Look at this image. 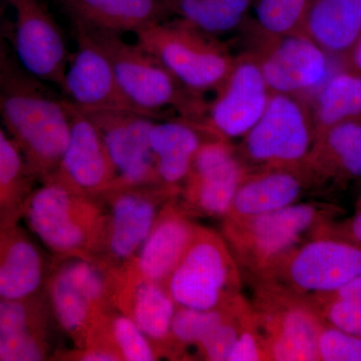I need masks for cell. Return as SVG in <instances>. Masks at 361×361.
Returning a JSON list of instances; mask_svg holds the SVG:
<instances>
[{"instance_id": "obj_26", "label": "cell", "mask_w": 361, "mask_h": 361, "mask_svg": "<svg viewBox=\"0 0 361 361\" xmlns=\"http://www.w3.org/2000/svg\"><path fill=\"white\" fill-rule=\"evenodd\" d=\"M209 137H212L197 123L184 118L165 122L157 120L149 132V145L159 183L180 190L190 174L197 152Z\"/></svg>"}, {"instance_id": "obj_34", "label": "cell", "mask_w": 361, "mask_h": 361, "mask_svg": "<svg viewBox=\"0 0 361 361\" xmlns=\"http://www.w3.org/2000/svg\"><path fill=\"white\" fill-rule=\"evenodd\" d=\"M310 304L323 322L361 338V299L323 297Z\"/></svg>"}, {"instance_id": "obj_1", "label": "cell", "mask_w": 361, "mask_h": 361, "mask_svg": "<svg viewBox=\"0 0 361 361\" xmlns=\"http://www.w3.org/2000/svg\"><path fill=\"white\" fill-rule=\"evenodd\" d=\"M0 120L20 149L35 179H51L58 170L71 134L65 97L8 61L0 78Z\"/></svg>"}, {"instance_id": "obj_19", "label": "cell", "mask_w": 361, "mask_h": 361, "mask_svg": "<svg viewBox=\"0 0 361 361\" xmlns=\"http://www.w3.org/2000/svg\"><path fill=\"white\" fill-rule=\"evenodd\" d=\"M115 310L129 316L155 348L159 357H172V323L177 304L164 286L130 274L114 271Z\"/></svg>"}, {"instance_id": "obj_35", "label": "cell", "mask_w": 361, "mask_h": 361, "mask_svg": "<svg viewBox=\"0 0 361 361\" xmlns=\"http://www.w3.org/2000/svg\"><path fill=\"white\" fill-rule=\"evenodd\" d=\"M317 355L319 361H361V338L323 322Z\"/></svg>"}, {"instance_id": "obj_41", "label": "cell", "mask_w": 361, "mask_h": 361, "mask_svg": "<svg viewBox=\"0 0 361 361\" xmlns=\"http://www.w3.org/2000/svg\"><path fill=\"white\" fill-rule=\"evenodd\" d=\"M356 210H361V195L358 199L357 204H356Z\"/></svg>"}, {"instance_id": "obj_30", "label": "cell", "mask_w": 361, "mask_h": 361, "mask_svg": "<svg viewBox=\"0 0 361 361\" xmlns=\"http://www.w3.org/2000/svg\"><path fill=\"white\" fill-rule=\"evenodd\" d=\"M311 111L316 137L338 123L361 118V73L348 70L334 75L323 85Z\"/></svg>"}, {"instance_id": "obj_17", "label": "cell", "mask_w": 361, "mask_h": 361, "mask_svg": "<svg viewBox=\"0 0 361 361\" xmlns=\"http://www.w3.org/2000/svg\"><path fill=\"white\" fill-rule=\"evenodd\" d=\"M258 42L251 52L271 92L300 94L326 78V52L302 30Z\"/></svg>"}, {"instance_id": "obj_12", "label": "cell", "mask_w": 361, "mask_h": 361, "mask_svg": "<svg viewBox=\"0 0 361 361\" xmlns=\"http://www.w3.org/2000/svg\"><path fill=\"white\" fill-rule=\"evenodd\" d=\"M216 90L215 99L206 106L203 120L197 125L210 137L229 142L242 139L254 127L272 94L251 51L235 59Z\"/></svg>"}, {"instance_id": "obj_16", "label": "cell", "mask_w": 361, "mask_h": 361, "mask_svg": "<svg viewBox=\"0 0 361 361\" xmlns=\"http://www.w3.org/2000/svg\"><path fill=\"white\" fill-rule=\"evenodd\" d=\"M75 51L71 54L61 87L63 97L85 113L129 111L142 114L123 94L110 59L94 37L75 27Z\"/></svg>"}, {"instance_id": "obj_29", "label": "cell", "mask_w": 361, "mask_h": 361, "mask_svg": "<svg viewBox=\"0 0 361 361\" xmlns=\"http://www.w3.org/2000/svg\"><path fill=\"white\" fill-rule=\"evenodd\" d=\"M32 180L20 149L0 128V225L14 224L23 218Z\"/></svg>"}, {"instance_id": "obj_15", "label": "cell", "mask_w": 361, "mask_h": 361, "mask_svg": "<svg viewBox=\"0 0 361 361\" xmlns=\"http://www.w3.org/2000/svg\"><path fill=\"white\" fill-rule=\"evenodd\" d=\"M85 114L96 125L110 156L116 173L114 189L161 185L149 145L157 118L129 111Z\"/></svg>"}, {"instance_id": "obj_32", "label": "cell", "mask_w": 361, "mask_h": 361, "mask_svg": "<svg viewBox=\"0 0 361 361\" xmlns=\"http://www.w3.org/2000/svg\"><path fill=\"white\" fill-rule=\"evenodd\" d=\"M237 303L225 310H198L177 306L172 323V357L171 358L178 360L185 356V351L188 348H196L203 341L204 337L227 315V313Z\"/></svg>"}, {"instance_id": "obj_25", "label": "cell", "mask_w": 361, "mask_h": 361, "mask_svg": "<svg viewBox=\"0 0 361 361\" xmlns=\"http://www.w3.org/2000/svg\"><path fill=\"white\" fill-rule=\"evenodd\" d=\"M306 165L322 189L344 187L361 179V118L317 135Z\"/></svg>"}, {"instance_id": "obj_8", "label": "cell", "mask_w": 361, "mask_h": 361, "mask_svg": "<svg viewBox=\"0 0 361 361\" xmlns=\"http://www.w3.org/2000/svg\"><path fill=\"white\" fill-rule=\"evenodd\" d=\"M113 270L94 259L54 258L44 292L52 316L77 349L84 348L90 330L114 310Z\"/></svg>"}, {"instance_id": "obj_28", "label": "cell", "mask_w": 361, "mask_h": 361, "mask_svg": "<svg viewBox=\"0 0 361 361\" xmlns=\"http://www.w3.org/2000/svg\"><path fill=\"white\" fill-rule=\"evenodd\" d=\"M168 16L218 37L247 23L253 0H164Z\"/></svg>"}, {"instance_id": "obj_2", "label": "cell", "mask_w": 361, "mask_h": 361, "mask_svg": "<svg viewBox=\"0 0 361 361\" xmlns=\"http://www.w3.org/2000/svg\"><path fill=\"white\" fill-rule=\"evenodd\" d=\"M23 219L54 258L96 259L106 213L103 202L54 179L32 190Z\"/></svg>"}, {"instance_id": "obj_38", "label": "cell", "mask_w": 361, "mask_h": 361, "mask_svg": "<svg viewBox=\"0 0 361 361\" xmlns=\"http://www.w3.org/2000/svg\"><path fill=\"white\" fill-rule=\"evenodd\" d=\"M323 297L361 299V274L360 276L356 277L355 279H353V281H350L349 283L344 285V286L341 287V288L338 289V290L334 292V293H330L329 295L319 297V298H323Z\"/></svg>"}, {"instance_id": "obj_14", "label": "cell", "mask_w": 361, "mask_h": 361, "mask_svg": "<svg viewBox=\"0 0 361 361\" xmlns=\"http://www.w3.org/2000/svg\"><path fill=\"white\" fill-rule=\"evenodd\" d=\"M13 11L11 44L21 68L61 87L71 54L65 35L44 0H7Z\"/></svg>"}, {"instance_id": "obj_9", "label": "cell", "mask_w": 361, "mask_h": 361, "mask_svg": "<svg viewBox=\"0 0 361 361\" xmlns=\"http://www.w3.org/2000/svg\"><path fill=\"white\" fill-rule=\"evenodd\" d=\"M315 141L311 106L299 94L272 92L264 113L236 149L249 171L300 167Z\"/></svg>"}, {"instance_id": "obj_21", "label": "cell", "mask_w": 361, "mask_h": 361, "mask_svg": "<svg viewBox=\"0 0 361 361\" xmlns=\"http://www.w3.org/2000/svg\"><path fill=\"white\" fill-rule=\"evenodd\" d=\"M197 226L178 197L168 202L141 248L123 269L142 279L165 284L186 253Z\"/></svg>"}, {"instance_id": "obj_23", "label": "cell", "mask_w": 361, "mask_h": 361, "mask_svg": "<svg viewBox=\"0 0 361 361\" xmlns=\"http://www.w3.org/2000/svg\"><path fill=\"white\" fill-rule=\"evenodd\" d=\"M51 267L18 223L0 226V299L26 298L44 291Z\"/></svg>"}, {"instance_id": "obj_33", "label": "cell", "mask_w": 361, "mask_h": 361, "mask_svg": "<svg viewBox=\"0 0 361 361\" xmlns=\"http://www.w3.org/2000/svg\"><path fill=\"white\" fill-rule=\"evenodd\" d=\"M251 310V304L241 299L198 344L196 349L199 357L209 361H227Z\"/></svg>"}, {"instance_id": "obj_13", "label": "cell", "mask_w": 361, "mask_h": 361, "mask_svg": "<svg viewBox=\"0 0 361 361\" xmlns=\"http://www.w3.org/2000/svg\"><path fill=\"white\" fill-rule=\"evenodd\" d=\"M248 172L231 142L209 137L197 152L178 202L189 215L223 218Z\"/></svg>"}, {"instance_id": "obj_4", "label": "cell", "mask_w": 361, "mask_h": 361, "mask_svg": "<svg viewBox=\"0 0 361 361\" xmlns=\"http://www.w3.org/2000/svg\"><path fill=\"white\" fill-rule=\"evenodd\" d=\"M85 32L106 52L123 94L140 113L160 120L166 108L175 109L184 120L201 122L206 109L201 96L180 85L141 44L122 35Z\"/></svg>"}, {"instance_id": "obj_11", "label": "cell", "mask_w": 361, "mask_h": 361, "mask_svg": "<svg viewBox=\"0 0 361 361\" xmlns=\"http://www.w3.org/2000/svg\"><path fill=\"white\" fill-rule=\"evenodd\" d=\"M255 285L252 304L269 360L317 361V337L322 319L310 303Z\"/></svg>"}, {"instance_id": "obj_40", "label": "cell", "mask_w": 361, "mask_h": 361, "mask_svg": "<svg viewBox=\"0 0 361 361\" xmlns=\"http://www.w3.org/2000/svg\"><path fill=\"white\" fill-rule=\"evenodd\" d=\"M8 56H7L6 42L4 40V35L0 32V78H1L2 73L8 63Z\"/></svg>"}, {"instance_id": "obj_7", "label": "cell", "mask_w": 361, "mask_h": 361, "mask_svg": "<svg viewBox=\"0 0 361 361\" xmlns=\"http://www.w3.org/2000/svg\"><path fill=\"white\" fill-rule=\"evenodd\" d=\"M135 42L161 61L180 85L201 96L217 90L235 58L217 37L176 18L152 23L135 33Z\"/></svg>"}, {"instance_id": "obj_10", "label": "cell", "mask_w": 361, "mask_h": 361, "mask_svg": "<svg viewBox=\"0 0 361 361\" xmlns=\"http://www.w3.org/2000/svg\"><path fill=\"white\" fill-rule=\"evenodd\" d=\"M180 189L153 186L116 188L102 197L106 219L97 262L118 270L135 257L163 207L179 196Z\"/></svg>"}, {"instance_id": "obj_31", "label": "cell", "mask_w": 361, "mask_h": 361, "mask_svg": "<svg viewBox=\"0 0 361 361\" xmlns=\"http://www.w3.org/2000/svg\"><path fill=\"white\" fill-rule=\"evenodd\" d=\"M310 0H253L258 39L283 37L302 30Z\"/></svg>"}, {"instance_id": "obj_6", "label": "cell", "mask_w": 361, "mask_h": 361, "mask_svg": "<svg viewBox=\"0 0 361 361\" xmlns=\"http://www.w3.org/2000/svg\"><path fill=\"white\" fill-rule=\"evenodd\" d=\"M164 286L177 306L192 310H225L243 298L241 269L224 237L199 225Z\"/></svg>"}, {"instance_id": "obj_24", "label": "cell", "mask_w": 361, "mask_h": 361, "mask_svg": "<svg viewBox=\"0 0 361 361\" xmlns=\"http://www.w3.org/2000/svg\"><path fill=\"white\" fill-rule=\"evenodd\" d=\"M73 26L90 32L135 33L168 16L164 0H61Z\"/></svg>"}, {"instance_id": "obj_42", "label": "cell", "mask_w": 361, "mask_h": 361, "mask_svg": "<svg viewBox=\"0 0 361 361\" xmlns=\"http://www.w3.org/2000/svg\"><path fill=\"white\" fill-rule=\"evenodd\" d=\"M0 226H2V225H0Z\"/></svg>"}, {"instance_id": "obj_37", "label": "cell", "mask_w": 361, "mask_h": 361, "mask_svg": "<svg viewBox=\"0 0 361 361\" xmlns=\"http://www.w3.org/2000/svg\"><path fill=\"white\" fill-rule=\"evenodd\" d=\"M318 232L348 240L361 245V210H356L355 215L346 219L330 221Z\"/></svg>"}, {"instance_id": "obj_22", "label": "cell", "mask_w": 361, "mask_h": 361, "mask_svg": "<svg viewBox=\"0 0 361 361\" xmlns=\"http://www.w3.org/2000/svg\"><path fill=\"white\" fill-rule=\"evenodd\" d=\"M52 316L44 292L21 299H0V361L49 358Z\"/></svg>"}, {"instance_id": "obj_18", "label": "cell", "mask_w": 361, "mask_h": 361, "mask_svg": "<svg viewBox=\"0 0 361 361\" xmlns=\"http://www.w3.org/2000/svg\"><path fill=\"white\" fill-rule=\"evenodd\" d=\"M68 106L70 140L58 170L51 179L99 200L115 187L113 164L102 135L90 116L68 101Z\"/></svg>"}, {"instance_id": "obj_20", "label": "cell", "mask_w": 361, "mask_h": 361, "mask_svg": "<svg viewBox=\"0 0 361 361\" xmlns=\"http://www.w3.org/2000/svg\"><path fill=\"white\" fill-rule=\"evenodd\" d=\"M322 189L307 165L249 171L222 219L251 217L281 210L302 202Z\"/></svg>"}, {"instance_id": "obj_36", "label": "cell", "mask_w": 361, "mask_h": 361, "mask_svg": "<svg viewBox=\"0 0 361 361\" xmlns=\"http://www.w3.org/2000/svg\"><path fill=\"white\" fill-rule=\"evenodd\" d=\"M269 360L267 345L256 322L255 312L252 306L245 323L227 361H264Z\"/></svg>"}, {"instance_id": "obj_5", "label": "cell", "mask_w": 361, "mask_h": 361, "mask_svg": "<svg viewBox=\"0 0 361 361\" xmlns=\"http://www.w3.org/2000/svg\"><path fill=\"white\" fill-rule=\"evenodd\" d=\"M360 274V244L317 232L253 282L310 303L334 293Z\"/></svg>"}, {"instance_id": "obj_3", "label": "cell", "mask_w": 361, "mask_h": 361, "mask_svg": "<svg viewBox=\"0 0 361 361\" xmlns=\"http://www.w3.org/2000/svg\"><path fill=\"white\" fill-rule=\"evenodd\" d=\"M341 210L322 202H299L274 212L222 219V231L240 269L255 279L299 244L311 238Z\"/></svg>"}, {"instance_id": "obj_27", "label": "cell", "mask_w": 361, "mask_h": 361, "mask_svg": "<svg viewBox=\"0 0 361 361\" xmlns=\"http://www.w3.org/2000/svg\"><path fill=\"white\" fill-rule=\"evenodd\" d=\"M301 30L326 54L348 56L361 32V0H310Z\"/></svg>"}, {"instance_id": "obj_39", "label": "cell", "mask_w": 361, "mask_h": 361, "mask_svg": "<svg viewBox=\"0 0 361 361\" xmlns=\"http://www.w3.org/2000/svg\"><path fill=\"white\" fill-rule=\"evenodd\" d=\"M349 70L361 73V32L353 49L348 54Z\"/></svg>"}]
</instances>
